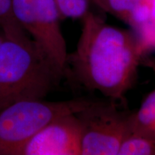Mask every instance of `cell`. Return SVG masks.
Listing matches in <instances>:
<instances>
[{
  "label": "cell",
  "mask_w": 155,
  "mask_h": 155,
  "mask_svg": "<svg viewBox=\"0 0 155 155\" xmlns=\"http://www.w3.org/2000/svg\"><path fill=\"white\" fill-rule=\"evenodd\" d=\"M12 10L21 27L44 48L65 75L68 53L55 0H12Z\"/></svg>",
  "instance_id": "obj_5"
},
{
  "label": "cell",
  "mask_w": 155,
  "mask_h": 155,
  "mask_svg": "<svg viewBox=\"0 0 155 155\" xmlns=\"http://www.w3.org/2000/svg\"><path fill=\"white\" fill-rule=\"evenodd\" d=\"M0 29L14 36L28 34L15 18L12 10V0H0Z\"/></svg>",
  "instance_id": "obj_11"
},
{
  "label": "cell",
  "mask_w": 155,
  "mask_h": 155,
  "mask_svg": "<svg viewBox=\"0 0 155 155\" xmlns=\"http://www.w3.org/2000/svg\"><path fill=\"white\" fill-rule=\"evenodd\" d=\"M76 116L82 129L81 155H118L130 134L129 114L119 111L114 101L94 100Z\"/></svg>",
  "instance_id": "obj_4"
},
{
  "label": "cell",
  "mask_w": 155,
  "mask_h": 155,
  "mask_svg": "<svg viewBox=\"0 0 155 155\" xmlns=\"http://www.w3.org/2000/svg\"><path fill=\"white\" fill-rule=\"evenodd\" d=\"M61 19H82L90 12L91 0H55Z\"/></svg>",
  "instance_id": "obj_10"
},
{
  "label": "cell",
  "mask_w": 155,
  "mask_h": 155,
  "mask_svg": "<svg viewBox=\"0 0 155 155\" xmlns=\"http://www.w3.org/2000/svg\"><path fill=\"white\" fill-rule=\"evenodd\" d=\"M76 49L68 54L65 78L114 101H125L145 51L134 32L108 25L90 11L81 19Z\"/></svg>",
  "instance_id": "obj_1"
},
{
  "label": "cell",
  "mask_w": 155,
  "mask_h": 155,
  "mask_svg": "<svg viewBox=\"0 0 155 155\" xmlns=\"http://www.w3.org/2000/svg\"><path fill=\"white\" fill-rule=\"evenodd\" d=\"M82 129L76 114L50 122L29 140L19 155H81Z\"/></svg>",
  "instance_id": "obj_6"
},
{
  "label": "cell",
  "mask_w": 155,
  "mask_h": 155,
  "mask_svg": "<svg viewBox=\"0 0 155 155\" xmlns=\"http://www.w3.org/2000/svg\"><path fill=\"white\" fill-rule=\"evenodd\" d=\"M64 78L28 34L14 36L0 29V110L19 101L43 99Z\"/></svg>",
  "instance_id": "obj_2"
},
{
  "label": "cell",
  "mask_w": 155,
  "mask_h": 155,
  "mask_svg": "<svg viewBox=\"0 0 155 155\" xmlns=\"http://www.w3.org/2000/svg\"><path fill=\"white\" fill-rule=\"evenodd\" d=\"M102 10L126 22L131 12L147 0H91Z\"/></svg>",
  "instance_id": "obj_9"
},
{
  "label": "cell",
  "mask_w": 155,
  "mask_h": 155,
  "mask_svg": "<svg viewBox=\"0 0 155 155\" xmlns=\"http://www.w3.org/2000/svg\"><path fill=\"white\" fill-rule=\"evenodd\" d=\"M118 155H155V142L130 134L122 141Z\"/></svg>",
  "instance_id": "obj_8"
},
{
  "label": "cell",
  "mask_w": 155,
  "mask_h": 155,
  "mask_svg": "<svg viewBox=\"0 0 155 155\" xmlns=\"http://www.w3.org/2000/svg\"><path fill=\"white\" fill-rule=\"evenodd\" d=\"M141 65H144L149 68H150L153 72L155 73V58L154 57H147L143 56L141 61Z\"/></svg>",
  "instance_id": "obj_12"
},
{
  "label": "cell",
  "mask_w": 155,
  "mask_h": 155,
  "mask_svg": "<svg viewBox=\"0 0 155 155\" xmlns=\"http://www.w3.org/2000/svg\"><path fill=\"white\" fill-rule=\"evenodd\" d=\"M129 121L130 134L155 142V90L145 98L138 111L129 114Z\"/></svg>",
  "instance_id": "obj_7"
},
{
  "label": "cell",
  "mask_w": 155,
  "mask_h": 155,
  "mask_svg": "<svg viewBox=\"0 0 155 155\" xmlns=\"http://www.w3.org/2000/svg\"><path fill=\"white\" fill-rule=\"evenodd\" d=\"M93 101L27 99L2 108L0 110V155H19L25 144L50 122L62 116L76 114Z\"/></svg>",
  "instance_id": "obj_3"
}]
</instances>
